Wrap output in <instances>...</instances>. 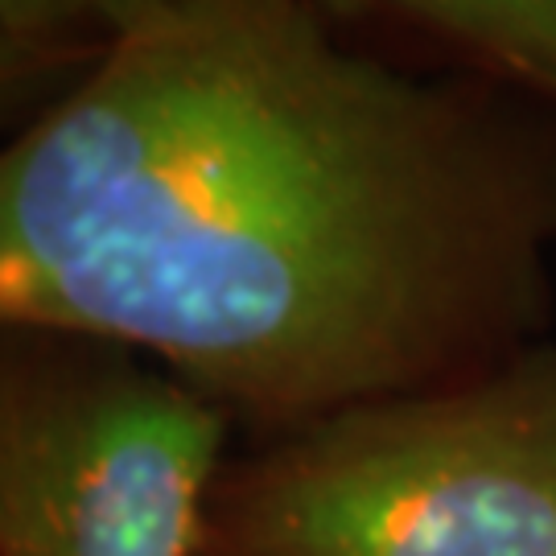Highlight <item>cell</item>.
<instances>
[{
  "instance_id": "1",
  "label": "cell",
  "mask_w": 556,
  "mask_h": 556,
  "mask_svg": "<svg viewBox=\"0 0 556 556\" xmlns=\"http://www.w3.org/2000/svg\"><path fill=\"white\" fill-rule=\"evenodd\" d=\"M556 100L169 0L0 157V318L153 358L264 438L548 338Z\"/></svg>"
},
{
  "instance_id": "4",
  "label": "cell",
  "mask_w": 556,
  "mask_h": 556,
  "mask_svg": "<svg viewBox=\"0 0 556 556\" xmlns=\"http://www.w3.org/2000/svg\"><path fill=\"white\" fill-rule=\"evenodd\" d=\"M346 38L556 100V0H314Z\"/></svg>"
},
{
  "instance_id": "6",
  "label": "cell",
  "mask_w": 556,
  "mask_h": 556,
  "mask_svg": "<svg viewBox=\"0 0 556 556\" xmlns=\"http://www.w3.org/2000/svg\"><path fill=\"white\" fill-rule=\"evenodd\" d=\"M202 556H211V553H202Z\"/></svg>"
},
{
  "instance_id": "3",
  "label": "cell",
  "mask_w": 556,
  "mask_h": 556,
  "mask_svg": "<svg viewBox=\"0 0 556 556\" xmlns=\"http://www.w3.org/2000/svg\"><path fill=\"white\" fill-rule=\"evenodd\" d=\"M227 433L153 358L4 326L0 556H202Z\"/></svg>"
},
{
  "instance_id": "5",
  "label": "cell",
  "mask_w": 556,
  "mask_h": 556,
  "mask_svg": "<svg viewBox=\"0 0 556 556\" xmlns=\"http://www.w3.org/2000/svg\"><path fill=\"white\" fill-rule=\"evenodd\" d=\"M169 0H0L4 112L59 100Z\"/></svg>"
},
{
  "instance_id": "2",
  "label": "cell",
  "mask_w": 556,
  "mask_h": 556,
  "mask_svg": "<svg viewBox=\"0 0 556 556\" xmlns=\"http://www.w3.org/2000/svg\"><path fill=\"white\" fill-rule=\"evenodd\" d=\"M211 556H556V342L358 404L219 482Z\"/></svg>"
}]
</instances>
